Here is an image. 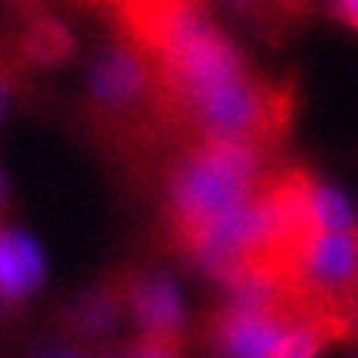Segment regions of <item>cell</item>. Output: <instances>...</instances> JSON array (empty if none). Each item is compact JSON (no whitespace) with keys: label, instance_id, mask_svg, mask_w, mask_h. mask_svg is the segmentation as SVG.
<instances>
[{"label":"cell","instance_id":"obj_1","mask_svg":"<svg viewBox=\"0 0 358 358\" xmlns=\"http://www.w3.org/2000/svg\"><path fill=\"white\" fill-rule=\"evenodd\" d=\"M271 152L230 140H187L166 169L164 213L175 250L236 210L271 169Z\"/></svg>","mask_w":358,"mask_h":358},{"label":"cell","instance_id":"obj_2","mask_svg":"<svg viewBox=\"0 0 358 358\" xmlns=\"http://www.w3.org/2000/svg\"><path fill=\"white\" fill-rule=\"evenodd\" d=\"M294 87L292 82L265 79L254 70L219 82L189 99L169 122V140H230L277 152L292 131Z\"/></svg>","mask_w":358,"mask_h":358},{"label":"cell","instance_id":"obj_3","mask_svg":"<svg viewBox=\"0 0 358 358\" xmlns=\"http://www.w3.org/2000/svg\"><path fill=\"white\" fill-rule=\"evenodd\" d=\"M91 114L105 134L125 143L164 140L157 129V70L129 38L105 47L91 70Z\"/></svg>","mask_w":358,"mask_h":358},{"label":"cell","instance_id":"obj_4","mask_svg":"<svg viewBox=\"0 0 358 358\" xmlns=\"http://www.w3.org/2000/svg\"><path fill=\"white\" fill-rule=\"evenodd\" d=\"M108 12L122 38L137 44L155 67L181 64L224 38L207 0H111Z\"/></svg>","mask_w":358,"mask_h":358},{"label":"cell","instance_id":"obj_5","mask_svg":"<svg viewBox=\"0 0 358 358\" xmlns=\"http://www.w3.org/2000/svg\"><path fill=\"white\" fill-rule=\"evenodd\" d=\"M294 282L317 306L350 317L358 297V224L320 234L303 254Z\"/></svg>","mask_w":358,"mask_h":358},{"label":"cell","instance_id":"obj_6","mask_svg":"<svg viewBox=\"0 0 358 358\" xmlns=\"http://www.w3.org/2000/svg\"><path fill=\"white\" fill-rule=\"evenodd\" d=\"M297 320L248 309L227 303L213 312L204 324V341L216 355H242V358H274V350Z\"/></svg>","mask_w":358,"mask_h":358},{"label":"cell","instance_id":"obj_7","mask_svg":"<svg viewBox=\"0 0 358 358\" xmlns=\"http://www.w3.org/2000/svg\"><path fill=\"white\" fill-rule=\"evenodd\" d=\"M125 306L140 335L184 338V306L178 289L166 277L125 271Z\"/></svg>","mask_w":358,"mask_h":358},{"label":"cell","instance_id":"obj_8","mask_svg":"<svg viewBox=\"0 0 358 358\" xmlns=\"http://www.w3.org/2000/svg\"><path fill=\"white\" fill-rule=\"evenodd\" d=\"M44 282V254L21 230L0 222V312L15 309Z\"/></svg>","mask_w":358,"mask_h":358},{"label":"cell","instance_id":"obj_9","mask_svg":"<svg viewBox=\"0 0 358 358\" xmlns=\"http://www.w3.org/2000/svg\"><path fill=\"white\" fill-rule=\"evenodd\" d=\"M15 52L27 67H59L73 59L76 38L59 17L52 15H32L21 32Z\"/></svg>","mask_w":358,"mask_h":358},{"label":"cell","instance_id":"obj_10","mask_svg":"<svg viewBox=\"0 0 358 358\" xmlns=\"http://www.w3.org/2000/svg\"><path fill=\"white\" fill-rule=\"evenodd\" d=\"M122 312H129V306H125V271L108 277L73 303L70 329L79 335H102L117 324Z\"/></svg>","mask_w":358,"mask_h":358},{"label":"cell","instance_id":"obj_11","mask_svg":"<svg viewBox=\"0 0 358 358\" xmlns=\"http://www.w3.org/2000/svg\"><path fill=\"white\" fill-rule=\"evenodd\" d=\"M312 210H315L320 234H332V230H344V227L355 224L352 222V210L344 201V195L338 189H332V187L317 184V181L312 187Z\"/></svg>","mask_w":358,"mask_h":358},{"label":"cell","instance_id":"obj_12","mask_svg":"<svg viewBox=\"0 0 358 358\" xmlns=\"http://www.w3.org/2000/svg\"><path fill=\"white\" fill-rule=\"evenodd\" d=\"M184 352V338H169V335H140L129 344V355H143V358H169Z\"/></svg>","mask_w":358,"mask_h":358},{"label":"cell","instance_id":"obj_13","mask_svg":"<svg viewBox=\"0 0 358 358\" xmlns=\"http://www.w3.org/2000/svg\"><path fill=\"white\" fill-rule=\"evenodd\" d=\"M335 15L352 29H358V0H335Z\"/></svg>","mask_w":358,"mask_h":358},{"label":"cell","instance_id":"obj_14","mask_svg":"<svg viewBox=\"0 0 358 358\" xmlns=\"http://www.w3.org/2000/svg\"><path fill=\"white\" fill-rule=\"evenodd\" d=\"M41 0H15V6L21 9L24 15H38L35 12V6H38ZM76 3H85V6H99V9H108L111 0H76Z\"/></svg>","mask_w":358,"mask_h":358},{"label":"cell","instance_id":"obj_15","mask_svg":"<svg viewBox=\"0 0 358 358\" xmlns=\"http://www.w3.org/2000/svg\"><path fill=\"white\" fill-rule=\"evenodd\" d=\"M274 6L289 17H300V15L309 12V0H274Z\"/></svg>","mask_w":358,"mask_h":358},{"label":"cell","instance_id":"obj_16","mask_svg":"<svg viewBox=\"0 0 358 358\" xmlns=\"http://www.w3.org/2000/svg\"><path fill=\"white\" fill-rule=\"evenodd\" d=\"M227 3H234L245 15H259L262 12V0H227Z\"/></svg>","mask_w":358,"mask_h":358},{"label":"cell","instance_id":"obj_17","mask_svg":"<svg viewBox=\"0 0 358 358\" xmlns=\"http://www.w3.org/2000/svg\"><path fill=\"white\" fill-rule=\"evenodd\" d=\"M6 199H9V187H6L3 172H0V216H3V210H6Z\"/></svg>","mask_w":358,"mask_h":358},{"label":"cell","instance_id":"obj_18","mask_svg":"<svg viewBox=\"0 0 358 358\" xmlns=\"http://www.w3.org/2000/svg\"><path fill=\"white\" fill-rule=\"evenodd\" d=\"M350 320H352V327H355V335H358V297H355L352 309H350Z\"/></svg>","mask_w":358,"mask_h":358}]
</instances>
